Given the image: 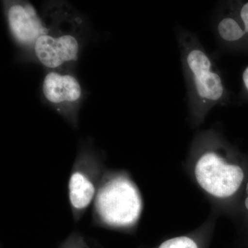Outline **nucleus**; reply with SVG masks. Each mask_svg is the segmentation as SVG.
Returning a JSON list of instances; mask_svg holds the SVG:
<instances>
[{
    "instance_id": "7",
    "label": "nucleus",
    "mask_w": 248,
    "mask_h": 248,
    "mask_svg": "<svg viewBox=\"0 0 248 248\" xmlns=\"http://www.w3.org/2000/svg\"><path fill=\"white\" fill-rule=\"evenodd\" d=\"M42 91L46 99L56 105L74 104L81 97V86L75 77L55 71L46 76Z\"/></svg>"
},
{
    "instance_id": "5",
    "label": "nucleus",
    "mask_w": 248,
    "mask_h": 248,
    "mask_svg": "<svg viewBox=\"0 0 248 248\" xmlns=\"http://www.w3.org/2000/svg\"><path fill=\"white\" fill-rule=\"evenodd\" d=\"M33 48L40 63L46 68L55 69L78 60L80 43L72 31L57 32L48 27V32L39 37Z\"/></svg>"
},
{
    "instance_id": "8",
    "label": "nucleus",
    "mask_w": 248,
    "mask_h": 248,
    "mask_svg": "<svg viewBox=\"0 0 248 248\" xmlns=\"http://www.w3.org/2000/svg\"><path fill=\"white\" fill-rule=\"evenodd\" d=\"M217 32L220 40L227 45L239 43L245 37H248L239 16L232 9L230 13L223 14L219 18Z\"/></svg>"
},
{
    "instance_id": "3",
    "label": "nucleus",
    "mask_w": 248,
    "mask_h": 248,
    "mask_svg": "<svg viewBox=\"0 0 248 248\" xmlns=\"http://www.w3.org/2000/svg\"><path fill=\"white\" fill-rule=\"evenodd\" d=\"M104 158L91 148L78 153L68 179V200L76 223L93 203L104 173Z\"/></svg>"
},
{
    "instance_id": "11",
    "label": "nucleus",
    "mask_w": 248,
    "mask_h": 248,
    "mask_svg": "<svg viewBox=\"0 0 248 248\" xmlns=\"http://www.w3.org/2000/svg\"><path fill=\"white\" fill-rule=\"evenodd\" d=\"M246 193L248 195V183L247 184V187H246ZM245 205H246V208L248 210V197L246 198V202H245Z\"/></svg>"
},
{
    "instance_id": "6",
    "label": "nucleus",
    "mask_w": 248,
    "mask_h": 248,
    "mask_svg": "<svg viewBox=\"0 0 248 248\" xmlns=\"http://www.w3.org/2000/svg\"><path fill=\"white\" fill-rule=\"evenodd\" d=\"M6 15L10 29L21 45L34 47L39 37L48 32V27L30 3L11 1L6 8Z\"/></svg>"
},
{
    "instance_id": "9",
    "label": "nucleus",
    "mask_w": 248,
    "mask_h": 248,
    "mask_svg": "<svg viewBox=\"0 0 248 248\" xmlns=\"http://www.w3.org/2000/svg\"><path fill=\"white\" fill-rule=\"evenodd\" d=\"M231 9L239 16L248 35V1L240 4L236 9L234 7H232Z\"/></svg>"
},
{
    "instance_id": "2",
    "label": "nucleus",
    "mask_w": 248,
    "mask_h": 248,
    "mask_svg": "<svg viewBox=\"0 0 248 248\" xmlns=\"http://www.w3.org/2000/svg\"><path fill=\"white\" fill-rule=\"evenodd\" d=\"M141 210L136 186L124 174L107 169L93 202V224L115 229L132 226Z\"/></svg>"
},
{
    "instance_id": "10",
    "label": "nucleus",
    "mask_w": 248,
    "mask_h": 248,
    "mask_svg": "<svg viewBox=\"0 0 248 248\" xmlns=\"http://www.w3.org/2000/svg\"><path fill=\"white\" fill-rule=\"evenodd\" d=\"M242 79L245 89H246L248 93V66L244 70V73H243Z\"/></svg>"
},
{
    "instance_id": "4",
    "label": "nucleus",
    "mask_w": 248,
    "mask_h": 248,
    "mask_svg": "<svg viewBox=\"0 0 248 248\" xmlns=\"http://www.w3.org/2000/svg\"><path fill=\"white\" fill-rule=\"evenodd\" d=\"M195 177L208 193L223 198L231 197L238 190L244 174L241 168L227 164L215 152H207L196 164Z\"/></svg>"
},
{
    "instance_id": "1",
    "label": "nucleus",
    "mask_w": 248,
    "mask_h": 248,
    "mask_svg": "<svg viewBox=\"0 0 248 248\" xmlns=\"http://www.w3.org/2000/svg\"><path fill=\"white\" fill-rule=\"evenodd\" d=\"M177 39L191 117L202 120L217 106L229 102V93L215 62L197 36L179 28Z\"/></svg>"
}]
</instances>
